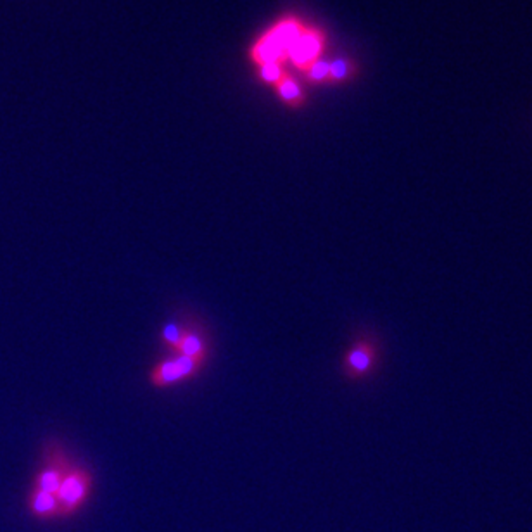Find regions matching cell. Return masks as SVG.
I'll list each match as a JSON object with an SVG mask.
<instances>
[{"mask_svg": "<svg viewBox=\"0 0 532 532\" xmlns=\"http://www.w3.org/2000/svg\"><path fill=\"white\" fill-rule=\"evenodd\" d=\"M382 346L376 334L361 332L360 336L346 349L341 372L349 382H365L374 377L380 365Z\"/></svg>", "mask_w": 532, "mask_h": 532, "instance_id": "cell-1", "label": "cell"}, {"mask_svg": "<svg viewBox=\"0 0 532 532\" xmlns=\"http://www.w3.org/2000/svg\"><path fill=\"white\" fill-rule=\"evenodd\" d=\"M94 491V476L84 465H71L55 493L61 518H71L85 508Z\"/></svg>", "mask_w": 532, "mask_h": 532, "instance_id": "cell-2", "label": "cell"}, {"mask_svg": "<svg viewBox=\"0 0 532 532\" xmlns=\"http://www.w3.org/2000/svg\"><path fill=\"white\" fill-rule=\"evenodd\" d=\"M206 361L172 355L165 360L157 361L149 372V384L156 389H166L197 377L206 366Z\"/></svg>", "mask_w": 532, "mask_h": 532, "instance_id": "cell-3", "label": "cell"}, {"mask_svg": "<svg viewBox=\"0 0 532 532\" xmlns=\"http://www.w3.org/2000/svg\"><path fill=\"white\" fill-rule=\"evenodd\" d=\"M305 28L296 23V21H284L280 25H276L272 32H268V35H265L255 51H253V57L255 61H258L259 65H272L276 63L284 57H287L289 49H291L292 44L296 42V38L301 35Z\"/></svg>", "mask_w": 532, "mask_h": 532, "instance_id": "cell-4", "label": "cell"}, {"mask_svg": "<svg viewBox=\"0 0 532 532\" xmlns=\"http://www.w3.org/2000/svg\"><path fill=\"white\" fill-rule=\"evenodd\" d=\"M71 465L73 464H71L68 453L65 451L63 445L59 441L52 439L45 445L44 464L38 468V472L35 474L32 487L55 495L59 486H61L63 477L66 476Z\"/></svg>", "mask_w": 532, "mask_h": 532, "instance_id": "cell-5", "label": "cell"}, {"mask_svg": "<svg viewBox=\"0 0 532 532\" xmlns=\"http://www.w3.org/2000/svg\"><path fill=\"white\" fill-rule=\"evenodd\" d=\"M322 51H324V35L316 30L305 28L292 44L287 57H291L297 68L308 71L316 61H320Z\"/></svg>", "mask_w": 532, "mask_h": 532, "instance_id": "cell-6", "label": "cell"}, {"mask_svg": "<svg viewBox=\"0 0 532 532\" xmlns=\"http://www.w3.org/2000/svg\"><path fill=\"white\" fill-rule=\"evenodd\" d=\"M175 355L190 356V358H197L207 363L211 356V343H209L206 328L201 324H196L194 318H189L184 337Z\"/></svg>", "mask_w": 532, "mask_h": 532, "instance_id": "cell-7", "label": "cell"}, {"mask_svg": "<svg viewBox=\"0 0 532 532\" xmlns=\"http://www.w3.org/2000/svg\"><path fill=\"white\" fill-rule=\"evenodd\" d=\"M26 508L36 520H55L61 518V508L57 497L32 487L26 497Z\"/></svg>", "mask_w": 532, "mask_h": 532, "instance_id": "cell-8", "label": "cell"}, {"mask_svg": "<svg viewBox=\"0 0 532 532\" xmlns=\"http://www.w3.org/2000/svg\"><path fill=\"white\" fill-rule=\"evenodd\" d=\"M187 320L189 318H173L170 322H166L163 328H161V334H159V339L161 344L165 346V349H168L172 355L176 353L180 341L184 337V332H186V326H187Z\"/></svg>", "mask_w": 532, "mask_h": 532, "instance_id": "cell-9", "label": "cell"}, {"mask_svg": "<svg viewBox=\"0 0 532 532\" xmlns=\"http://www.w3.org/2000/svg\"><path fill=\"white\" fill-rule=\"evenodd\" d=\"M353 75H356V66L347 59L334 61L328 69V80H332V82H344V80L351 78Z\"/></svg>", "mask_w": 532, "mask_h": 532, "instance_id": "cell-10", "label": "cell"}, {"mask_svg": "<svg viewBox=\"0 0 532 532\" xmlns=\"http://www.w3.org/2000/svg\"><path fill=\"white\" fill-rule=\"evenodd\" d=\"M276 86H278V90H280V94L287 99V101H291V103H296L297 99H299V88L296 86L294 82H291L289 78H287V75H284L282 73V76L275 82Z\"/></svg>", "mask_w": 532, "mask_h": 532, "instance_id": "cell-11", "label": "cell"}, {"mask_svg": "<svg viewBox=\"0 0 532 532\" xmlns=\"http://www.w3.org/2000/svg\"><path fill=\"white\" fill-rule=\"evenodd\" d=\"M263 76H265L266 80H270V82H276V80L282 76V71H280L276 63L265 65V66H263Z\"/></svg>", "mask_w": 532, "mask_h": 532, "instance_id": "cell-12", "label": "cell"}]
</instances>
